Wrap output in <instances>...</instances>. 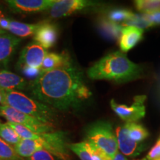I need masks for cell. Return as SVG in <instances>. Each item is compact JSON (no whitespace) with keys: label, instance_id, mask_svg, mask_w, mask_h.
Listing matches in <instances>:
<instances>
[{"label":"cell","instance_id":"cell-1","mask_svg":"<svg viewBox=\"0 0 160 160\" xmlns=\"http://www.w3.org/2000/svg\"><path fill=\"white\" fill-rule=\"evenodd\" d=\"M31 91L36 100L62 111L78 109L92 96L82 72L72 60L41 73L32 82Z\"/></svg>","mask_w":160,"mask_h":160},{"label":"cell","instance_id":"cell-2","mask_svg":"<svg viewBox=\"0 0 160 160\" xmlns=\"http://www.w3.org/2000/svg\"><path fill=\"white\" fill-rule=\"evenodd\" d=\"M87 73L91 79L124 83L141 77L142 68L129 60L122 51H116L95 62Z\"/></svg>","mask_w":160,"mask_h":160},{"label":"cell","instance_id":"cell-3","mask_svg":"<svg viewBox=\"0 0 160 160\" xmlns=\"http://www.w3.org/2000/svg\"><path fill=\"white\" fill-rule=\"evenodd\" d=\"M2 104L51 125L54 124L58 117L55 109L15 90L2 91Z\"/></svg>","mask_w":160,"mask_h":160},{"label":"cell","instance_id":"cell-4","mask_svg":"<svg viewBox=\"0 0 160 160\" xmlns=\"http://www.w3.org/2000/svg\"><path fill=\"white\" fill-rule=\"evenodd\" d=\"M85 141L109 160L113 159L118 152L117 137L108 122L99 121L90 125L86 129Z\"/></svg>","mask_w":160,"mask_h":160},{"label":"cell","instance_id":"cell-5","mask_svg":"<svg viewBox=\"0 0 160 160\" xmlns=\"http://www.w3.org/2000/svg\"><path fill=\"white\" fill-rule=\"evenodd\" d=\"M107 5L100 2L88 0H55L50 8V14L53 18H61L83 11H106Z\"/></svg>","mask_w":160,"mask_h":160},{"label":"cell","instance_id":"cell-6","mask_svg":"<svg viewBox=\"0 0 160 160\" xmlns=\"http://www.w3.org/2000/svg\"><path fill=\"white\" fill-rule=\"evenodd\" d=\"M0 116L5 118L8 123L22 125L37 134L55 131L53 125L40 121L7 105L0 106Z\"/></svg>","mask_w":160,"mask_h":160},{"label":"cell","instance_id":"cell-7","mask_svg":"<svg viewBox=\"0 0 160 160\" xmlns=\"http://www.w3.org/2000/svg\"><path fill=\"white\" fill-rule=\"evenodd\" d=\"M44 149L61 160H71L69 154V145L68 144L66 133L63 131H53L39 134Z\"/></svg>","mask_w":160,"mask_h":160},{"label":"cell","instance_id":"cell-8","mask_svg":"<svg viewBox=\"0 0 160 160\" xmlns=\"http://www.w3.org/2000/svg\"><path fill=\"white\" fill-rule=\"evenodd\" d=\"M145 99L146 96H137L131 106L118 104L114 99H111V106L116 114L126 123L137 122L145 115Z\"/></svg>","mask_w":160,"mask_h":160},{"label":"cell","instance_id":"cell-9","mask_svg":"<svg viewBox=\"0 0 160 160\" xmlns=\"http://www.w3.org/2000/svg\"><path fill=\"white\" fill-rule=\"evenodd\" d=\"M45 49L37 42L28 45L20 53L18 67L19 69L28 68L31 69L41 70L43 60L47 54Z\"/></svg>","mask_w":160,"mask_h":160},{"label":"cell","instance_id":"cell-10","mask_svg":"<svg viewBox=\"0 0 160 160\" xmlns=\"http://www.w3.org/2000/svg\"><path fill=\"white\" fill-rule=\"evenodd\" d=\"M116 137L120 153L124 156L129 157H137L146 148L145 145L137 142L128 137L125 125L117 128L116 130Z\"/></svg>","mask_w":160,"mask_h":160},{"label":"cell","instance_id":"cell-11","mask_svg":"<svg viewBox=\"0 0 160 160\" xmlns=\"http://www.w3.org/2000/svg\"><path fill=\"white\" fill-rule=\"evenodd\" d=\"M55 0H9L10 8L18 13H32L50 9Z\"/></svg>","mask_w":160,"mask_h":160},{"label":"cell","instance_id":"cell-12","mask_svg":"<svg viewBox=\"0 0 160 160\" xmlns=\"http://www.w3.org/2000/svg\"><path fill=\"white\" fill-rule=\"evenodd\" d=\"M58 38V28L53 24L42 22L36 31L33 39L43 48L48 49L55 45Z\"/></svg>","mask_w":160,"mask_h":160},{"label":"cell","instance_id":"cell-13","mask_svg":"<svg viewBox=\"0 0 160 160\" xmlns=\"http://www.w3.org/2000/svg\"><path fill=\"white\" fill-rule=\"evenodd\" d=\"M144 30L133 26H123L119 41V48L122 53H126L133 48L142 39Z\"/></svg>","mask_w":160,"mask_h":160},{"label":"cell","instance_id":"cell-14","mask_svg":"<svg viewBox=\"0 0 160 160\" xmlns=\"http://www.w3.org/2000/svg\"><path fill=\"white\" fill-rule=\"evenodd\" d=\"M97 26L99 33L106 39L110 41H119L123 26L112 22L102 12L97 19Z\"/></svg>","mask_w":160,"mask_h":160},{"label":"cell","instance_id":"cell-15","mask_svg":"<svg viewBox=\"0 0 160 160\" xmlns=\"http://www.w3.org/2000/svg\"><path fill=\"white\" fill-rule=\"evenodd\" d=\"M69 149L77 154L81 160H109L86 141L70 144Z\"/></svg>","mask_w":160,"mask_h":160},{"label":"cell","instance_id":"cell-16","mask_svg":"<svg viewBox=\"0 0 160 160\" xmlns=\"http://www.w3.org/2000/svg\"><path fill=\"white\" fill-rule=\"evenodd\" d=\"M26 85V80L20 76L5 70L0 71V91L22 90Z\"/></svg>","mask_w":160,"mask_h":160},{"label":"cell","instance_id":"cell-17","mask_svg":"<svg viewBox=\"0 0 160 160\" xmlns=\"http://www.w3.org/2000/svg\"><path fill=\"white\" fill-rule=\"evenodd\" d=\"M21 39L10 34H0V63L7 65L8 60L16 47L19 45Z\"/></svg>","mask_w":160,"mask_h":160},{"label":"cell","instance_id":"cell-18","mask_svg":"<svg viewBox=\"0 0 160 160\" xmlns=\"http://www.w3.org/2000/svg\"><path fill=\"white\" fill-rule=\"evenodd\" d=\"M71 61V58L67 52H63L62 53H48L42 65L41 73L62 67Z\"/></svg>","mask_w":160,"mask_h":160},{"label":"cell","instance_id":"cell-19","mask_svg":"<svg viewBox=\"0 0 160 160\" xmlns=\"http://www.w3.org/2000/svg\"><path fill=\"white\" fill-rule=\"evenodd\" d=\"M42 148V145L39 140L33 139H22L14 147L16 153L23 159L30 157L35 152Z\"/></svg>","mask_w":160,"mask_h":160},{"label":"cell","instance_id":"cell-20","mask_svg":"<svg viewBox=\"0 0 160 160\" xmlns=\"http://www.w3.org/2000/svg\"><path fill=\"white\" fill-rule=\"evenodd\" d=\"M41 22L37 24H27L11 20L9 23L8 31L13 34L20 37H27L34 34Z\"/></svg>","mask_w":160,"mask_h":160},{"label":"cell","instance_id":"cell-21","mask_svg":"<svg viewBox=\"0 0 160 160\" xmlns=\"http://www.w3.org/2000/svg\"><path fill=\"white\" fill-rule=\"evenodd\" d=\"M102 13L107 17V19L112 22L116 24L121 23V25H123L126 22L128 21L134 15V13L131 10L125 8L107 9Z\"/></svg>","mask_w":160,"mask_h":160},{"label":"cell","instance_id":"cell-22","mask_svg":"<svg viewBox=\"0 0 160 160\" xmlns=\"http://www.w3.org/2000/svg\"><path fill=\"white\" fill-rule=\"evenodd\" d=\"M128 137L137 142L142 143L149 136L148 131L141 124L137 122H128L125 124Z\"/></svg>","mask_w":160,"mask_h":160},{"label":"cell","instance_id":"cell-23","mask_svg":"<svg viewBox=\"0 0 160 160\" xmlns=\"http://www.w3.org/2000/svg\"><path fill=\"white\" fill-rule=\"evenodd\" d=\"M0 138L13 148L22 140L8 123H0Z\"/></svg>","mask_w":160,"mask_h":160},{"label":"cell","instance_id":"cell-24","mask_svg":"<svg viewBox=\"0 0 160 160\" xmlns=\"http://www.w3.org/2000/svg\"><path fill=\"white\" fill-rule=\"evenodd\" d=\"M134 5L137 11L145 14L160 11V0H137Z\"/></svg>","mask_w":160,"mask_h":160},{"label":"cell","instance_id":"cell-25","mask_svg":"<svg viewBox=\"0 0 160 160\" xmlns=\"http://www.w3.org/2000/svg\"><path fill=\"white\" fill-rule=\"evenodd\" d=\"M0 160H24L16 153L14 148L0 138Z\"/></svg>","mask_w":160,"mask_h":160},{"label":"cell","instance_id":"cell-26","mask_svg":"<svg viewBox=\"0 0 160 160\" xmlns=\"http://www.w3.org/2000/svg\"><path fill=\"white\" fill-rule=\"evenodd\" d=\"M122 26H133V27L138 28L142 30L149 28L154 27V25L152 24L151 22L146 19L145 15L143 13L142 14H135L133 16V17L131 18L128 21L126 22L123 25H121Z\"/></svg>","mask_w":160,"mask_h":160},{"label":"cell","instance_id":"cell-27","mask_svg":"<svg viewBox=\"0 0 160 160\" xmlns=\"http://www.w3.org/2000/svg\"><path fill=\"white\" fill-rule=\"evenodd\" d=\"M10 126L17 132L19 137L22 139H33V140H39V134L33 133L31 130L26 128L25 126L20 124L16 123H8Z\"/></svg>","mask_w":160,"mask_h":160},{"label":"cell","instance_id":"cell-28","mask_svg":"<svg viewBox=\"0 0 160 160\" xmlns=\"http://www.w3.org/2000/svg\"><path fill=\"white\" fill-rule=\"evenodd\" d=\"M24 160H55L54 156L45 149H40L33 155Z\"/></svg>","mask_w":160,"mask_h":160},{"label":"cell","instance_id":"cell-29","mask_svg":"<svg viewBox=\"0 0 160 160\" xmlns=\"http://www.w3.org/2000/svg\"><path fill=\"white\" fill-rule=\"evenodd\" d=\"M147 160H153L160 159V140L158 139L157 143L148 153L147 157H145Z\"/></svg>","mask_w":160,"mask_h":160},{"label":"cell","instance_id":"cell-30","mask_svg":"<svg viewBox=\"0 0 160 160\" xmlns=\"http://www.w3.org/2000/svg\"><path fill=\"white\" fill-rule=\"evenodd\" d=\"M146 17V19L148 20L149 22L153 24L154 26L160 25V11L154 12L151 13H143Z\"/></svg>","mask_w":160,"mask_h":160},{"label":"cell","instance_id":"cell-31","mask_svg":"<svg viewBox=\"0 0 160 160\" xmlns=\"http://www.w3.org/2000/svg\"><path fill=\"white\" fill-rule=\"evenodd\" d=\"M10 21L11 20L8 19L2 12L0 11V29L8 30Z\"/></svg>","mask_w":160,"mask_h":160},{"label":"cell","instance_id":"cell-32","mask_svg":"<svg viewBox=\"0 0 160 160\" xmlns=\"http://www.w3.org/2000/svg\"><path fill=\"white\" fill-rule=\"evenodd\" d=\"M112 160H128L127 158L125 157V156H124L122 153H120V152H117V154L115 155V157L113 158Z\"/></svg>","mask_w":160,"mask_h":160},{"label":"cell","instance_id":"cell-33","mask_svg":"<svg viewBox=\"0 0 160 160\" xmlns=\"http://www.w3.org/2000/svg\"><path fill=\"white\" fill-rule=\"evenodd\" d=\"M2 91H0V103L2 104Z\"/></svg>","mask_w":160,"mask_h":160},{"label":"cell","instance_id":"cell-34","mask_svg":"<svg viewBox=\"0 0 160 160\" xmlns=\"http://www.w3.org/2000/svg\"><path fill=\"white\" fill-rule=\"evenodd\" d=\"M133 160H136V159H133ZM137 160H146V159H145H145H137Z\"/></svg>","mask_w":160,"mask_h":160},{"label":"cell","instance_id":"cell-35","mask_svg":"<svg viewBox=\"0 0 160 160\" xmlns=\"http://www.w3.org/2000/svg\"><path fill=\"white\" fill-rule=\"evenodd\" d=\"M146 160H147V159H146ZM153 160H160V159H153Z\"/></svg>","mask_w":160,"mask_h":160},{"label":"cell","instance_id":"cell-36","mask_svg":"<svg viewBox=\"0 0 160 160\" xmlns=\"http://www.w3.org/2000/svg\"><path fill=\"white\" fill-rule=\"evenodd\" d=\"M159 140H160V137H159Z\"/></svg>","mask_w":160,"mask_h":160},{"label":"cell","instance_id":"cell-37","mask_svg":"<svg viewBox=\"0 0 160 160\" xmlns=\"http://www.w3.org/2000/svg\"><path fill=\"white\" fill-rule=\"evenodd\" d=\"M0 123H1V122H0Z\"/></svg>","mask_w":160,"mask_h":160}]
</instances>
